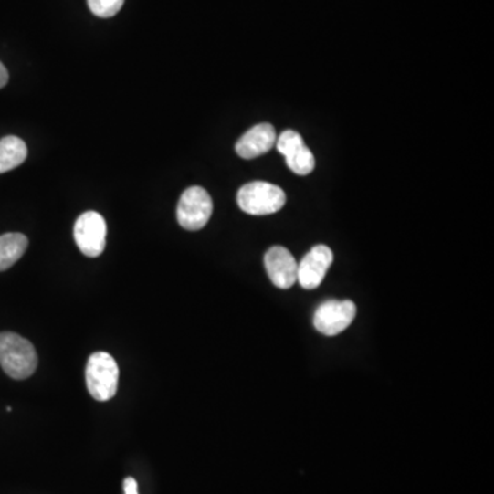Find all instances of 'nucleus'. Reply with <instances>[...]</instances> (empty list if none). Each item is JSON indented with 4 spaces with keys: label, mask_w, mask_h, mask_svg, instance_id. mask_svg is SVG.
I'll use <instances>...</instances> for the list:
<instances>
[{
    "label": "nucleus",
    "mask_w": 494,
    "mask_h": 494,
    "mask_svg": "<svg viewBox=\"0 0 494 494\" xmlns=\"http://www.w3.org/2000/svg\"><path fill=\"white\" fill-rule=\"evenodd\" d=\"M119 378V365L110 354L97 352L89 357L86 370L87 389L95 400H111L116 395Z\"/></svg>",
    "instance_id": "3"
},
{
    "label": "nucleus",
    "mask_w": 494,
    "mask_h": 494,
    "mask_svg": "<svg viewBox=\"0 0 494 494\" xmlns=\"http://www.w3.org/2000/svg\"><path fill=\"white\" fill-rule=\"evenodd\" d=\"M105 218L98 212H86L76 220L75 240L79 249L87 258H98L102 255L106 246Z\"/></svg>",
    "instance_id": "5"
},
{
    "label": "nucleus",
    "mask_w": 494,
    "mask_h": 494,
    "mask_svg": "<svg viewBox=\"0 0 494 494\" xmlns=\"http://www.w3.org/2000/svg\"><path fill=\"white\" fill-rule=\"evenodd\" d=\"M277 131L271 124H258L247 131L239 141L236 142L237 155L245 160H253L268 152L277 144Z\"/></svg>",
    "instance_id": "10"
},
{
    "label": "nucleus",
    "mask_w": 494,
    "mask_h": 494,
    "mask_svg": "<svg viewBox=\"0 0 494 494\" xmlns=\"http://www.w3.org/2000/svg\"><path fill=\"white\" fill-rule=\"evenodd\" d=\"M213 202L205 188L194 185L180 196L177 205V221L187 231H198L212 217Z\"/></svg>",
    "instance_id": "4"
},
{
    "label": "nucleus",
    "mask_w": 494,
    "mask_h": 494,
    "mask_svg": "<svg viewBox=\"0 0 494 494\" xmlns=\"http://www.w3.org/2000/svg\"><path fill=\"white\" fill-rule=\"evenodd\" d=\"M356 313V305L351 300L345 301L331 300L316 310L313 324L321 334L335 337L353 323Z\"/></svg>",
    "instance_id": "6"
},
{
    "label": "nucleus",
    "mask_w": 494,
    "mask_h": 494,
    "mask_svg": "<svg viewBox=\"0 0 494 494\" xmlns=\"http://www.w3.org/2000/svg\"><path fill=\"white\" fill-rule=\"evenodd\" d=\"M124 491L125 494H139L138 493V482L133 478H127L124 480Z\"/></svg>",
    "instance_id": "14"
},
{
    "label": "nucleus",
    "mask_w": 494,
    "mask_h": 494,
    "mask_svg": "<svg viewBox=\"0 0 494 494\" xmlns=\"http://www.w3.org/2000/svg\"><path fill=\"white\" fill-rule=\"evenodd\" d=\"M28 237L18 232H10L0 236V272L12 268L26 253Z\"/></svg>",
    "instance_id": "11"
},
{
    "label": "nucleus",
    "mask_w": 494,
    "mask_h": 494,
    "mask_svg": "<svg viewBox=\"0 0 494 494\" xmlns=\"http://www.w3.org/2000/svg\"><path fill=\"white\" fill-rule=\"evenodd\" d=\"M0 365L10 378L23 381L37 371V351L26 338L15 332H2L0 334Z\"/></svg>",
    "instance_id": "1"
},
{
    "label": "nucleus",
    "mask_w": 494,
    "mask_h": 494,
    "mask_svg": "<svg viewBox=\"0 0 494 494\" xmlns=\"http://www.w3.org/2000/svg\"><path fill=\"white\" fill-rule=\"evenodd\" d=\"M87 2H89V10L97 17L110 18L121 10L125 0H87Z\"/></svg>",
    "instance_id": "13"
},
{
    "label": "nucleus",
    "mask_w": 494,
    "mask_h": 494,
    "mask_svg": "<svg viewBox=\"0 0 494 494\" xmlns=\"http://www.w3.org/2000/svg\"><path fill=\"white\" fill-rule=\"evenodd\" d=\"M28 157V147L23 139L17 136H6L0 139V173L13 171L20 166Z\"/></svg>",
    "instance_id": "12"
},
{
    "label": "nucleus",
    "mask_w": 494,
    "mask_h": 494,
    "mask_svg": "<svg viewBox=\"0 0 494 494\" xmlns=\"http://www.w3.org/2000/svg\"><path fill=\"white\" fill-rule=\"evenodd\" d=\"M334 261V255L331 249L326 245H318L302 258L299 263V272H297V282L307 289L313 290L318 289L326 278L327 271Z\"/></svg>",
    "instance_id": "8"
},
{
    "label": "nucleus",
    "mask_w": 494,
    "mask_h": 494,
    "mask_svg": "<svg viewBox=\"0 0 494 494\" xmlns=\"http://www.w3.org/2000/svg\"><path fill=\"white\" fill-rule=\"evenodd\" d=\"M237 205L252 215H274L286 204V194L279 185L267 182H253L237 191Z\"/></svg>",
    "instance_id": "2"
},
{
    "label": "nucleus",
    "mask_w": 494,
    "mask_h": 494,
    "mask_svg": "<svg viewBox=\"0 0 494 494\" xmlns=\"http://www.w3.org/2000/svg\"><path fill=\"white\" fill-rule=\"evenodd\" d=\"M277 149L286 158L289 168L299 176H307L315 169V155L296 131H285L277 139Z\"/></svg>",
    "instance_id": "7"
},
{
    "label": "nucleus",
    "mask_w": 494,
    "mask_h": 494,
    "mask_svg": "<svg viewBox=\"0 0 494 494\" xmlns=\"http://www.w3.org/2000/svg\"><path fill=\"white\" fill-rule=\"evenodd\" d=\"M267 274L277 288L288 290L293 288L297 282L299 263L294 256L282 246H274L264 258Z\"/></svg>",
    "instance_id": "9"
},
{
    "label": "nucleus",
    "mask_w": 494,
    "mask_h": 494,
    "mask_svg": "<svg viewBox=\"0 0 494 494\" xmlns=\"http://www.w3.org/2000/svg\"><path fill=\"white\" fill-rule=\"evenodd\" d=\"M7 83H9V72H7L6 67L0 62V89H4Z\"/></svg>",
    "instance_id": "15"
}]
</instances>
